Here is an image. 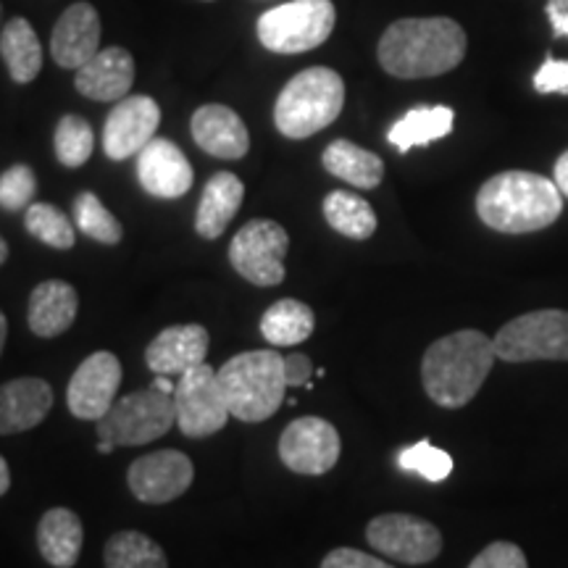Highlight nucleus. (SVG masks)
Segmentation results:
<instances>
[{"label":"nucleus","instance_id":"1","mask_svg":"<svg viewBox=\"0 0 568 568\" xmlns=\"http://www.w3.org/2000/svg\"><path fill=\"white\" fill-rule=\"evenodd\" d=\"M466 48V32L456 19H397L382 34L376 59L397 80H429L456 69Z\"/></svg>","mask_w":568,"mask_h":568},{"label":"nucleus","instance_id":"2","mask_svg":"<svg viewBox=\"0 0 568 568\" xmlns=\"http://www.w3.org/2000/svg\"><path fill=\"white\" fill-rule=\"evenodd\" d=\"M497 355L485 332L460 329L426 347L422 382L429 400L439 408H464L493 372Z\"/></svg>","mask_w":568,"mask_h":568},{"label":"nucleus","instance_id":"3","mask_svg":"<svg viewBox=\"0 0 568 568\" xmlns=\"http://www.w3.org/2000/svg\"><path fill=\"white\" fill-rule=\"evenodd\" d=\"M564 211V193L556 182L535 172H503L477 193V213L489 230L529 234L548 230Z\"/></svg>","mask_w":568,"mask_h":568},{"label":"nucleus","instance_id":"4","mask_svg":"<svg viewBox=\"0 0 568 568\" xmlns=\"http://www.w3.org/2000/svg\"><path fill=\"white\" fill-rule=\"evenodd\" d=\"M219 387L237 422L261 424L282 408L287 395L284 358L276 351H247L219 368Z\"/></svg>","mask_w":568,"mask_h":568},{"label":"nucleus","instance_id":"5","mask_svg":"<svg viewBox=\"0 0 568 568\" xmlns=\"http://www.w3.org/2000/svg\"><path fill=\"white\" fill-rule=\"evenodd\" d=\"M345 82L335 69L311 67L284 84L274 103V124L284 138L305 140L337 122Z\"/></svg>","mask_w":568,"mask_h":568},{"label":"nucleus","instance_id":"6","mask_svg":"<svg viewBox=\"0 0 568 568\" xmlns=\"http://www.w3.org/2000/svg\"><path fill=\"white\" fill-rule=\"evenodd\" d=\"M335 21L337 11L332 0H290L261 13L258 40L266 51L280 55L308 53L329 40Z\"/></svg>","mask_w":568,"mask_h":568},{"label":"nucleus","instance_id":"7","mask_svg":"<svg viewBox=\"0 0 568 568\" xmlns=\"http://www.w3.org/2000/svg\"><path fill=\"white\" fill-rule=\"evenodd\" d=\"M98 424V439H109L116 447L148 445L166 437L176 426L174 395L148 387L116 400Z\"/></svg>","mask_w":568,"mask_h":568},{"label":"nucleus","instance_id":"8","mask_svg":"<svg viewBox=\"0 0 568 568\" xmlns=\"http://www.w3.org/2000/svg\"><path fill=\"white\" fill-rule=\"evenodd\" d=\"M493 345L506 364L568 361V311L545 308L510 318L497 329Z\"/></svg>","mask_w":568,"mask_h":568},{"label":"nucleus","instance_id":"9","mask_svg":"<svg viewBox=\"0 0 568 568\" xmlns=\"http://www.w3.org/2000/svg\"><path fill=\"white\" fill-rule=\"evenodd\" d=\"M290 234L272 219H253L232 237L230 264L255 287H276L284 282V258Z\"/></svg>","mask_w":568,"mask_h":568},{"label":"nucleus","instance_id":"10","mask_svg":"<svg viewBox=\"0 0 568 568\" xmlns=\"http://www.w3.org/2000/svg\"><path fill=\"white\" fill-rule=\"evenodd\" d=\"M174 408L184 437L203 439L222 432L232 414L219 387V368L205 361L187 368L174 387Z\"/></svg>","mask_w":568,"mask_h":568},{"label":"nucleus","instance_id":"11","mask_svg":"<svg viewBox=\"0 0 568 568\" xmlns=\"http://www.w3.org/2000/svg\"><path fill=\"white\" fill-rule=\"evenodd\" d=\"M368 545L397 564L424 566L443 552V535L432 521L410 514L376 516L366 527Z\"/></svg>","mask_w":568,"mask_h":568},{"label":"nucleus","instance_id":"12","mask_svg":"<svg viewBox=\"0 0 568 568\" xmlns=\"http://www.w3.org/2000/svg\"><path fill=\"white\" fill-rule=\"evenodd\" d=\"M339 450H343V443H339L337 429L318 416L295 418L280 437L282 464L305 477H322L332 471L339 460Z\"/></svg>","mask_w":568,"mask_h":568},{"label":"nucleus","instance_id":"13","mask_svg":"<svg viewBox=\"0 0 568 568\" xmlns=\"http://www.w3.org/2000/svg\"><path fill=\"white\" fill-rule=\"evenodd\" d=\"M119 387H122V364L109 351L88 355L71 376L67 389V406L71 416L82 422H101L116 403Z\"/></svg>","mask_w":568,"mask_h":568},{"label":"nucleus","instance_id":"14","mask_svg":"<svg viewBox=\"0 0 568 568\" xmlns=\"http://www.w3.org/2000/svg\"><path fill=\"white\" fill-rule=\"evenodd\" d=\"M195 479L193 460L180 450L148 453L134 460L126 471V485L140 503L148 506H163L187 493Z\"/></svg>","mask_w":568,"mask_h":568},{"label":"nucleus","instance_id":"15","mask_svg":"<svg viewBox=\"0 0 568 568\" xmlns=\"http://www.w3.org/2000/svg\"><path fill=\"white\" fill-rule=\"evenodd\" d=\"M161 105L151 95H126L113 105L103 126V151L111 161L138 155L155 138Z\"/></svg>","mask_w":568,"mask_h":568},{"label":"nucleus","instance_id":"16","mask_svg":"<svg viewBox=\"0 0 568 568\" xmlns=\"http://www.w3.org/2000/svg\"><path fill=\"white\" fill-rule=\"evenodd\" d=\"M138 180L148 195L174 201L190 193L195 172L182 148L166 138H153L138 153Z\"/></svg>","mask_w":568,"mask_h":568},{"label":"nucleus","instance_id":"17","mask_svg":"<svg viewBox=\"0 0 568 568\" xmlns=\"http://www.w3.org/2000/svg\"><path fill=\"white\" fill-rule=\"evenodd\" d=\"M101 53V17L95 6H69L55 21L51 34V55L61 69H82L84 63Z\"/></svg>","mask_w":568,"mask_h":568},{"label":"nucleus","instance_id":"18","mask_svg":"<svg viewBox=\"0 0 568 568\" xmlns=\"http://www.w3.org/2000/svg\"><path fill=\"white\" fill-rule=\"evenodd\" d=\"M190 132H193L195 145L213 159L240 161L251 151V132L240 113L232 111L230 105H201L190 119Z\"/></svg>","mask_w":568,"mask_h":568},{"label":"nucleus","instance_id":"19","mask_svg":"<svg viewBox=\"0 0 568 568\" xmlns=\"http://www.w3.org/2000/svg\"><path fill=\"white\" fill-rule=\"evenodd\" d=\"M209 343V332L201 324L169 326L145 347V366L161 376H182L187 368L203 364Z\"/></svg>","mask_w":568,"mask_h":568},{"label":"nucleus","instance_id":"20","mask_svg":"<svg viewBox=\"0 0 568 568\" xmlns=\"http://www.w3.org/2000/svg\"><path fill=\"white\" fill-rule=\"evenodd\" d=\"M134 84V59L124 48H105L77 69L74 88L80 95L98 103H119Z\"/></svg>","mask_w":568,"mask_h":568},{"label":"nucleus","instance_id":"21","mask_svg":"<svg viewBox=\"0 0 568 568\" xmlns=\"http://www.w3.org/2000/svg\"><path fill=\"white\" fill-rule=\"evenodd\" d=\"M53 408V387L38 376L0 385V435H19L45 422Z\"/></svg>","mask_w":568,"mask_h":568},{"label":"nucleus","instance_id":"22","mask_svg":"<svg viewBox=\"0 0 568 568\" xmlns=\"http://www.w3.org/2000/svg\"><path fill=\"white\" fill-rule=\"evenodd\" d=\"M77 314H80V295L69 282L48 280L32 290L27 322L38 337L53 339L63 335L77 322Z\"/></svg>","mask_w":568,"mask_h":568},{"label":"nucleus","instance_id":"23","mask_svg":"<svg viewBox=\"0 0 568 568\" xmlns=\"http://www.w3.org/2000/svg\"><path fill=\"white\" fill-rule=\"evenodd\" d=\"M245 197V184L240 182L237 174L219 172L205 182L201 203H197L195 213V232L203 240L222 237L232 219L237 216L240 205Z\"/></svg>","mask_w":568,"mask_h":568},{"label":"nucleus","instance_id":"24","mask_svg":"<svg viewBox=\"0 0 568 568\" xmlns=\"http://www.w3.org/2000/svg\"><path fill=\"white\" fill-rule=\"evenodd\" d=\"M82 521L74 510L51 508L38 524L40 556L53 568H74L82 552Z\"/></svg>","mask_w":568,"mask_h":568},{"label":"nucleus","instance_id":"25","mask_svg":"<svg viewBox=\"0 0 568 568\" xmlns=\"http://www.w3.org/2000/svg\"><path fill=\"white\" fill-rule=\"evenodd\" d=\"M322 163L332 176L358 190H374L385 180V161L351 140L329 142L322 155Z\"/></svg>","mask_w":568,"mask_h":568},{"label":"nucleus","instance_id":"26","mask_svg":"<svg viewBox=\"0 0 568 568\" xmlns=\"http://www.w3.org/2000/svg\"><path fill=\"white\" fill-rule=\"evenodd\" d=\"M0 55L17 84H30L42 71V45L24 17H13L0 32Z\"/></svg>","mask_w":568,"mask_h":568},{"label":"nucleus","instance_id":"27","mask_svg":"<svg viewBox=\"0 0 568 568\" xmlns=\"http://www.w3.org/2000/svg\"><path fill=\"white\" fill-rule=\"evenodd\" d=\"M453 124H456V113L447 105H418V109H410L400 122L393 124L387 140L400 153H408L410 148H422L447 138L453 132Z\"/></svg>","mask_w":568,"mask_h":568},{"label":"nucleus","instance_id":"28","mask_svg":"<svg viewBox=\"0 0 568 568\" xmlns=\"http://www.w3.org/2000/svg\"><path fill=\"white\" fill-rule=\"evenodd\" d=\"M316 316L303 301L284 297L268 305L264 318H261V335L274 347H293L301 345L314 335Z\"/></svg>","mask_w":568,"mask_h":568},{"label":"nucleus","instance_id":"29","mask_svg":"<svg viewBox=\"0 0 568 568\" xmlns=\"http://www.w3.org/2000/svg\"><path fill=\"white\" fill-rule=\"evenodd\" d=\"M324 219L332 230L351 240H368L376 232V213L361 195L335 190L324 197Z\"/></svg>","mask_w":568,"mask_h":568},{"label":"nucleus","instance_id":"30","mask_svg":"<svg viewBox=\"0 0 568 568\" xmlns=\"http://www.w3.org/2000/svg\"><path fill=\"white\" fill-rule=\"evenodd\" d=\"M105 568H169L166 552L142 531H119L105 542Z\"/></svg>","mask_w":568,"mask_h":568},{"label":"nucleus","instance_id":"31","mask_svg":"<svg viewBox=\"0 0 568 568\" xmlns=\"http://www.w3.org/2000/svg\"><path fill=\"white\" fill-rule=\"evenodd\" d=\"M53 148L61 166L80 169L90 161L92 151H95V132H92L88 119L77 116V113H67L55 124Z\"/></svg>","mask_w":568,"mask_h":568},{"label":"nucleus","instance_id":"32","mask_svg":"<svg viewBox=\"0 0 568 568\" xmlns=\"http://www.w3.org/2000/svg\"><path fill=\"white\" fill-rule=\"evenodd\" d=\"M24 226L34 240L53 251H69L77 243V232L71 219L51 203H32L24 213Z\"/></svg>","mask_w":568,"mask_h":568},{"label":"nucleus","instance_id":"33","mask_svg":"<svg viewBox=\"0 0 568 568\" xmlns=\"http://www.w3.org/2000/svg\"><path fill=\"white\" fill-rule=\"evenodd\" d=\"M74 219L82 234L101 245H119L124 237L122 224L113 213L105 209L95 193H80L74 201Z\"/></svg>","mask_w":568,"mask_h":568},{"label":"nucleus","instance_id":"34","mask_svg":"<svg viewBox=\"0 0 568 568\" xmlns=\"http://www.w3.org/2000/svg\"><path fill=\"white\" fill-rule=\"evenodd\" d=\"M397 464H400L403 471H414L426 481H445L453 474V458L447 456L445 450H439L429 443V439H422V443L406 447V450L397 456Z\"/></svg>","mask_w":568,"mask_h":568},{"label":"nucleus","instance_id":"35","mask_svg":"<svg viewBox=\"0 0 568 568\" xmlns=\"http://www.w3.org/2000/svg\"><path fill=\"white\" fill-rule=\"evenodd\" d=\"M38 193V176L30 166L17 163L0 174V209L3 211H27Z\"/></svg>","mask_w":568,"mask_h":568},{"label":"nucleus","instance_id":"36","mask_svg":"<svg viewBox=\"0 0 568 568\" xmlns=\"http://www.w3.org/2000/svg\"><path fill=\"white\" fill-rule=\"evenodd\" d=\"M468 568H529L524 550L514 542H493L468 564Z\"/></svg>","mask_w":568,"mask_h":568},{"label":"nucleus","instance_id":"37","mask_svg":"<svg viewBox=\"0 0 568 568\" xmlns=\"http://www.w3.org/2000/svg\"><path fill=\"white\" fill-rule=\"evenodd\" d=\"M535 90L542 92V95H550V92L568 95V61H545L535 74Z\"/></svg>","mask_w":568,"mask_h":568},{"label":"nucleus","instance_id":"38","mask_svg":"<svg viewBox=\"0 0 568 568\" xmlns=\"http://www.w3.org/2000/svg\"><path fill=\"white\" fill-rule=\"evenodd\" d=\"M322 568H395V566H389L382 558H374L368 556V552H361L355 548H337L322 560Z\"/></svg>","mask_w":568,"mask_h":568},{"label":"nucleus","instance_id":"39","mask_svg":"<svg viewBox=\"0 0 568 568\" xmlns=\"http://www.w3.org/2000/svg\"><path fill=\"white\" fill-rule=\"evenodd\" d=\"M284 374H287V387H314L311 376H314V364L308 355L293 353L284 358Z\"/></svg>","mask_w":568,"mask_h":568},{"label":"nucleus","instance_id":"40","mask_svg":"<svg viewBox=\"0 0 568 568\" xmlns=\"http://www.w3.org/2000/svg\"><path fill=\"white\" fill-rule=\"evenodd\" d=\"M545 13H548L552 24V34L556 38H568V0H548Z\"/></svg>","mask_w":568,"mask_h":568},{"label":"nucleus","instance_id":"41","mask_svg":"<svg viewBox=\"0 0 568 568\" xmlns=\"http://www.w3.org/2000/svg\"><path fill=\"white\" fill-rule=\"evenodd\" d=\"M556 184L560 193L568 197V151L556 161Z\"/></svg>","mask_w":568,"mask_h":568},{"label":"nucleus","instance_id":"42","mask_svg":"<svg viewBox=\"0 0 568 568\" xmlns=\"http://www.w3.org/2000/svg\"><path fill=\"white\" fill-rule=\"evenodd\" d=\"M11 487V471H9V464H6V458L0 456V497L9 493Z\"/></svg>","mask_w":568,"mask_h":568},{"label":"nucleus","instance_id":"43","mask_svg":"<svg viewBox=\"0 0 568 568\" xmlns=\"http://www.w3.org/2000/svg\"><path fill=\"white\" fill-rule=\"evenodd\" d=\"M151 387H155V389H161V393H166V395H174V387L176 385H172V382L166 379V376H161V374H155V382Z\"/></svg>","mask_w":568,"mask_h":568},{"label":"nucleus","instance_id":"44","mask_svg":"<svg viewBox=\"0 0 568 568\" xmlns=\"http://www.w3.org/2000/svg\"><path fill=\"white\" fill-rule=\"evenodd\" d=\"M6 337H9V322H6L3 311H0V355H3V347H6Z\"/></svg>","mask_w":568,"mask_h":568},{"label":"nucleus","instance_id":"45","mask_svg":"<svg viewBox=\"0 0 568 568\" xmlns=\"http://www.w3.org/2000/svg\"><path fill=\"white\" fill-rule=\"evenodd\" d=\"M6 258H9V245H6V240L0 237V266L6 264Z\"/></svg>","mask_w":568,"mask_h":568},{"label":"nucleus","instance_id":"46","mask_svg":"<svg viewBox=\"0 0 568 568\" xmlns=\"http://www.w3.org/2000/svg\"><path fill=\"white\" fill-rule=\"evenodd\" d=\"M0 17H3V6H0Z\"/></svg>","mask_w":568,"mask_h":568}]
</instances>
